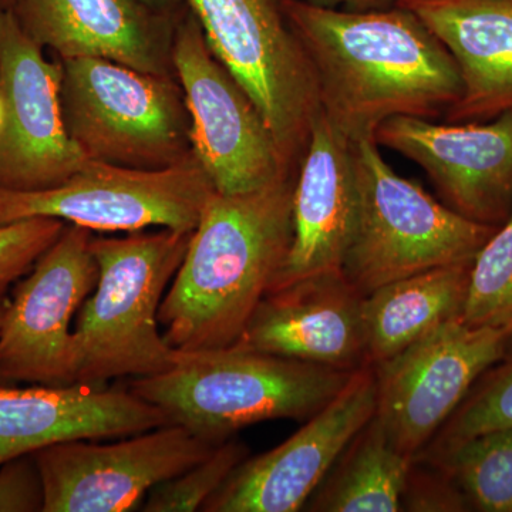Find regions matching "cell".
Wrapping results in <instances>:
<instances>
[{
  "label": "cell",
  "mask_w": 512,
  "mask_h": 512,
  "mask_svg": "<svg viewBox=\"0 0 512 512\" xmlns=\"http://www.w3.org/2000/svg\"><path fill=\"white\" fill-rule=\"evenodd\" d=\"M318 82L320 109L352 143L396 116L444 117L461 93L460 72L412 10L352 12L281 0Z\"/></svg>",
  "instance_id": "6da1fadb"
},
{
  "label": "cell",
  "mask_w": 512,
  "mask_h": 512,
  "mask_svg": "<svg viewBox=\"0 0 512 512\" xmlns=\"http://www.w3.org/2000/svg\"><path fill=\"white\" fill-rule=\"evenodd\" d=\"M296 174L244 194L212 192L158 312L171 348L227 349L241 338L291 249Z\"/></svg>",
  "instance_id": "7a4b0ae2"
},
{
  "label": "cell",
  "mask_w": 512,
  "mask_h": 512,
  "mask_svg": "<svg viewBox=\"0 0 512 512\" xmlns=\"http://www.w3.org/2000/svg\"><path fill=\"white\" fill-rule=\"evenodd\" d=\"M355 372L235 348L180 353L160 375L128 386L170 423L218 444L266 420L311 419Z\"/></svg>",
  "instance_id": "3957f363"
},
{
  "label": "cell",
  "mask_w": 512,
  "mask_h": 512,
  "mask_svg": "<svg viewBox=\"0 0 512 512\" xmlns=\"http://www.w3.org/2000/svg\"><path fill=\"white\" fill-rule=\"evenodd\" d=\"M191 237L192 231L170 228L93 235L99 281L74 320L76 384L160 375L177 363L180 352L158 330V312Z\"/></svg>",
  "instance_id": "277c9868"
},
{
  "label": "cell",
  "mask_w": 512,
  "mask_h": 512,
  "mask_svg": "<svg viewBox=\"0 0 512 512\" xmlns=\"http://www.w3.org/2000/svg\"><path fill=\"white\" fill-rule=\"evenodd\" d=\"M355 234L343 274L362 295L439 266L471 264L498 228L434 200L386 163L375 137L353 143Z\"/></svg>",
  "instance_id": "5b68a950"
},
{
  "label": "cell",
  "mask_w": 512,
  "mask_h": 512,
  "mask_svg": "<svg viewBox=\"0 0 512 512\" xmlns=\"http://www.w3.org/2000/svg\"><path fill=\"white\" fill-rule=\"evenodd\" d=\"M62 66L64 124L87 160L164 170L194 157L177 77L96 57L62 60Z\"/></svg>",
  "instance_id": "8992f818"
},
{
  "label": "cell",
  "mask_w": 512,
  "mask_h": 512,
  "mask_svg": "<svg viewBox=\"0 0 512 512\" xmlns=\"http://www.w3.org/2000/svg\"><path fill=\"white\" fill-rule=\"evenodd\" d=\"M214 55L234 74L289 170H298L320 100L315 72L281 0H187Z\"/></svg>",
  "instance_id": "52a82bcc"
},
{
  "label": "cell",
  "mask_w": 512,
  "mask_h": 512,
  "mask_svg": "<svg viewBox=\"0 0 512 512\" xmlns=\"http://www.w3.org/2000/svg\"><path fill=\"white\" fill-rule=\"evenodd\" d=\"M214 191L195 157L164 170L87 160L56 187L0 190V225L55 218L96 232L194 231Z\"/></svg>",
  "instance_id": "ba28073f"
},
{
  "label": "cell",
  "mask_w": 512,
  "mask_h": 512,
  "mask_svg": "<svg viewBox=\"0 0 512 512\" xmlns=\"http://www.w3.org/2000/svg\"><path fill=\"white\" fill-rule=\"evenodd\" d=\"M175 77L191 119L192 153L220 194H244L296 173L284 164L254 100L212 52L190 9L177 20Z\"/></svg>",
  "instance_id": "9c48e42d"
},
{
  "label": "cell",
  "mask_w": 512,
  "mask_h": 512,
  "mask_svg": "<svg viewBox=\"0 0 512 512\" xmlns=\"http://www.w3.org/2000/svg\"><path fill=\"white\" fill-rule=\"evenodd\" d=\"M512 346L508 330L451 319L373 366L376 419L394 447L416 458L481 376Z\"/></svg>",
  "instance_id": "30bf717a"
},
{
  "label": "cell",
  "mask_w": 512,
  "mask_h": 512,
  "mask_svg": "<svg viewBox=\"0 0 512 512\" xmlns=\"http://www.w3.org/2000/svg\"><path fill=\"white\" fill-rule=\"evenodd\" d=\"M93 231L67 224L13 288L0 325V382L76 384L74 318L99 281Z\"/></svg>",
  "instance_id": "8fae6325"
},
{
  "label": "cell",
  "mask_w": 512,
  "mask_h": 512,
  "mask_svg": "<svg viewBox=\"0 0 512 512\" xmlns=\"http://www.w3.org/2000/svg\"><path fill=\"white\" fill-rule=\"evenodd\" d=\"M215 447L173 423L110 444H50L32 453L45 488L43 512L134 510L156 485L200 463Z\"/></svg>",
  "instance_id": "7c38bea8"
},
{
  "label": "cell",
  "mask_w": 512,
  "mask_h": 512,
  "mask_svg": "<svg viewBox=\"0 0 512 512\" xmlns=\"http://www.w3.org/2000/svg\"><path fill=\"white\" fill-rule=\"evenodd\" d=\"M62 60L0 10V190L36 191L64 183L86 163L64 124Z\"/></svg>",
  "instance_id": "4fadbf2b"
},
{
  "label": "cell",
  "mask_w": 512,
  "mask_h": 512,
  "mask_svg": "<svg viewBox=\"0 0 512 512\" xmlns=\"http://www.w3.org/2000/svg\"><path fill=\"white\" fill-rule=\"evenodd\" d=\"M375 414V369L366 366L356 370L345 389L281 446L242 461L202 511L302 510Z\"/></svg>",
  "instance_id": "5bb4252c"
},
{
  "label": "cell",
  "mask_w": 512,
  "mask_h": 512,
  "mask_svg": "<svg viewBox=\"0 0 512 512\" xmlns=\"http://www.w3.org/2000/svg\"><path fill=\"white\" fill-rule=\"evenodd\" d=\"M375 140L423 168L447 207L468 220L500 228L510 218L512 109L483 123L390 117Z\"/></svg>",
  "instance_id": "9a60e30c"
},
{
  "label": "cell",
  "mask_w": 512,
  "mask_h": 512,
  "mask_svg": "<svg viewBox=\"0 0 512 512\" xmlns=\"http://www.w3.org/2000/svg\"><path fill=\"white\" fill-rule=\"evenodd\" d=\"M363 298L343 271L272 289L231 348L352 372L372 366L366 352Z\"/></svg>",
  "instance_id": "2e32d148"
},
{
  "label": "cell",
  "mask_w": 512,
  "mask_h": 512,
  "mask_svg": "<svg viewBox=\"0 0 512 512\" xmlns=\"http://www.w3.org/2000/svg\"><path fill=\"white\" fill-rule=\"evenodd\" d=\"M20 28L57 59L111 60L141 72L175 76L173 42L180 16L141 0H19Z\"/></svg>",
  "instance_id": "e0dca14e"
},
{
  "label": "cell",
  "mask_w": 512,
  "mask_h": 512,
  "mask_svg": "<svg viewBox=\"0 0 512 512\" xmlns=\"http://www.w3.org/2000/svg\"><path fill=\"white\" fill-rule=\"evenodd\" d=\"M356 218L353 143L320 111L296 174L291 249L269 291L308 276L342 271Z\"/></svg>",
  "instance_id": "ac0fdd59"
},
{
  "label": "cell",
  "mask_w": 512,
  "mask_h": 512,
  "mask_svg": "<svg viewBox=\"0 0 512 512\" xmlns=\"http://www.w3.org/2000/svg\"><path fill=\"white\" fill-rule=\"evenodd\" d=\"M165 424L163 410L131 390L0 386V466L60 441L121 439Z\"/></svg>",
  "instance_id": "d6986e66"
},
{
  "label": "cell",
  "mask_w": 512,
  "mask_h": 512,
  "mask_svg": "<svg viewBox=\"0 0 512 512\" xmlns=\"http://www.w3.org/2000/svg\"><path fill=\"white\" fill-rule=\"evenodd\" d=\"M456 60L463 93L446 123H483L512 109V0H397Z\"/></svg>",
  "instance_id": "ffe728a7"
},
{
  "label": "cell",
  "mask_w": 512,
  "mask_h": 512,
  "mask_svg": "<svg viewBox=\"0 0 512 512\" xmlns=\"http://www.w3.org/2000/svg\"><path fill=\"white\" fill-rule=\"evenodd\" d=\"M471 265L439 266L367 293L362 315L370 365L386 362L448 320L461 318Z\"/></svg>",
  "instance_id": "44dd1931"
},
{
  "label": "cell",
  "mask_w": 512,
  "mask_h": 512,
  "mask_svg": "<svg viewBox=\"0 0 512 512\" xmlns=\"http://www.w3.org/2000/svg\"><path fill=\"white\" fill-rule=\"evenodd\" d=\"M413 458L404 456L373 419L350 441L305 507L326 512H396Z\"/></svg>",
  "instance_id": "7402d4cb"
},
{
  "label": "cell",
  "mask_w": 512,
  "mask_h": 512,
  "mask_svg": "<svg viewBox=\"0 0 512 512\" xmlns=\"http://www.w3.org/2000/svg\"><path fill=\"white\" fill-rule=\"evenodd\" d=\"M429 454L430 463L446 471L468 505L484 512H512V427Z\"/></svg>",
  "instance_id": "603a6c76"
},
{
  "label": "cell",
  "mask_w": 512,
  "mask_h": 512,
  "mask_svg": "<svg viewBox=\"0 0 512 512\" xmlns=\"http://www.w3.org/2000/svg\"><path fill=\"white\" fill-rule=\"evenodd\" d=\"M461 319L478 328L505 329L512 336V214L471 265Z\"/></svg>",
  "instance_id": "cb8c5ba5"
},
{
  "label": "cell",
  "mask_w": 512,
  "mask_h": 512,
  "mask_svg": "<svg viewBox=\"0 0 512 512\" xmlns=\"http://www.w3.org/2000/svg\"><path fill=\"white\" fill-rule=\"evenodd\" d=\"M248 448L237 440L218 444L210 456L148 493L143 511L191 512L202 510L204 504L220 490L222 484L247 460Z\"/></svg>",
  "instance_id": "d4e9b609"
},
{
  "label": "cell",
  "mask_w": 512,
  "mask_h": 512,
  "mask_svg": "<svg viewBox=\"0 0 512 512\" xmlns=\"http://www.w3.org/2000/svg\"><path fill=\"white\" fill-rule=\"evenodd\" d=\"M456 412L441 426L436 446L439 451L487 431L512 427V360L485 372Z\"/></svg>",
  "instance_id": "484cf974"
},
{
  "label": "cell",
  "mask_w": 512,
  "mask_h": 512,
  "mask_svg": "<svg viewBox=\"0 0 512 512\" xmlns=\"http://www.w3.org/2000/svg\"><path fill=\"white\" fill-rule=\"evenodd\" d=\"M66 225L55 218H30L0 225V295H6L10 286L28 274Z\"/></svg>",
  "instance_id": "4316f807"
},
{
  "label": "cell",
  "mask_w": 512,
  "mask_h": 512,
  "mask_svg": "<svg viewBox=\"0 0 512 512\" xmlns=\"http://www.w3.org/2000/svg\"><path fill=\"white\" fill-rule=\"evenodd\" d=\"M45 488L33 454L0 466V512H43Z\"/></svg>",
  "instance_id": "83f0119b"
},
{
  "label": "cell",
  "mask_w": 512,
  "mask_h": 512,
  "mask_svg": "<svg viewBox=\"0 0 512 512\" xmlns=\"http://www.w3.org/2000/svg\"><path fill=\"white\" fill-rule=\"evenodd\" d=\"M439 468V467H437ZM468 501L446 471H421L410 468L402 497L406 511H464Z\"/></svg>",
  "instance_id": "f1b7e54d"
},
{
  "label": "cell",
  "mask_w": 512,
  "mask_h": 512,
  "mask_svg": "<svg viewBox=\"0 0 512 512\" xmlns=\"http://www.w3.org/2000/svg\"><path fill=\"white\" fill-rule=\"evenodd\" d=\"M309 5L320 8L352 10V12H367V10L389 9L396 5L397 0H301Z\"/></svg>",
  "instance_id": "f546056e"
},
{
  "label": "cell",
  "mask_w": 512,
  "mask_h": 512,
  "mask_svg": "<svg viewBox=\"0 0 512 512\" xmlns=\"http://www.w3.org/2000/svg\"><path fill=\"white\" fill-rule=\"evenodd\" d=\"M157 12L180 16L187 9V0H141Z\"/></svg>",
  "instance_id": "4dcf8cb0"
},
{
  "label": "cell",
  "mask_w": 512,
  "mask_h": 512,
  "mask_svg": "<svg viewBox=\"0 0 512 512\" xmlns=\"http://www.w3.org/2000/svg\"><path fill=\"white\" fill-rule=\"evenodd\" d=\"M19 0H0V10H13Z\"/></svg>",
  "instance_id": "1f68e13d"
},
{
  "label": "cell",
  "mask_w": 512,
  "mask_h": 512,
  "mask_svg": "<svg viewBox=\"0 0 512 512\" xmlns=\"http://www.w3.org/2000/svg\"><path fill=\"white\" fill-rule=\"evenodd\" d=\"M6 303H8L6 295H0V325H2L3 313H5Z\"/></svg>",
  "instance_id": "d6a6232c"
},
{
  "label": "cell",
  "mask_w": 512,
  "mask_h": 512,
  "mask_svg": "<svg viewBox=\"0 0 512 512\" xmlns=\"http://www.w3.org/2000/svg\"><path fill=\"white\" fill-rule=\"evenodd\" d=\"M0 123H2V104H0Z\"/></svg>",
  "instance_id": "836d02e7"
}]
</instances>
